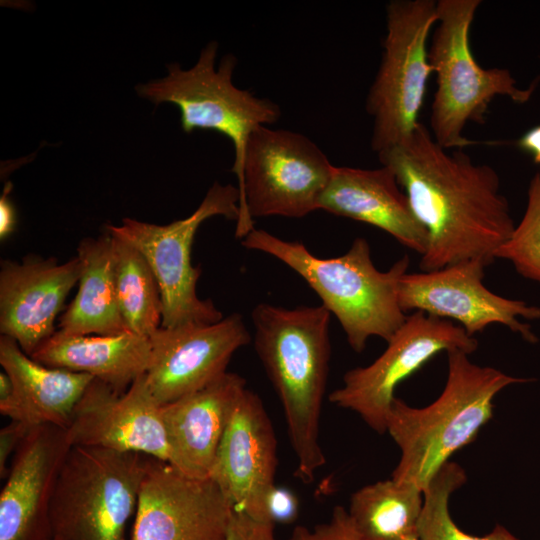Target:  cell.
I'll return each mask as SVG.
<instances>
[{"instance_id":"20","label":"cell","mask_w":540,"mask_h":540,"mask_svg":"<svg viewBox=\"0 0 540 540\" xmlns=\"http://www.w3.org/2000/svg\"><path fill=\"white\" fill-rule=\"evenodd\" d=\"M319 209L375 226L421 256L427 249V232L415 217L395 174L386 166H335Z\"/></svg>"},{"instance_id":"2","label":"cell","mask_w":540,"mask_h":540,"mask_svg":"<svg viewBox=\"0 0 540 540\" xmlns=\"http://www.w3.org/2000/svg\"><path fill=\"white\" fill-rule=\"evenodd\" d=\"M331 313L323 306L254 307V347L281 402L296 456L294 475L314 480L326 459L320 444V417L327 386Z\"/></svg>"},{"instance_id":"22","label":"cell","mask_w":540,"mask_h":540,"mask_svg":"<svg viewBox=\"0 0 540 540\" xmlns=\"http://www.w3.org/2000/svg\"><path fill=\"white\" fill-rule=\"evenodd\" d=\"M150 338L118 335H64L56 331L30 356L52 368L92 375L119 393L125 392L151 363Z\"/></svg>"},{"instance_id":"26","label":"cell","mask_w":540,"mask_h":540,"mask_svg":"<svg viewBox=\"0 0 540 540\" xmlns=\"http://www.w3.org/2000/svg\"><path fill=\"white\" fill-rule=\"evenodd\" d=\"M467 481L464 469L447 462L423 489V508L417 525L419 540H520L503 525L497 524L490 533L475 536L464 532L451 517V495Z\"/></svg>"},{"instance_id":"15","label":"cell","mask_w":540,"mask_h":540,"mask_svg":"<svg viewBox=\"0 0 540 540\" xmlns=\"http://www.w3.org/2000/svg\"><path fill=\"white\" fill-rule=\"evenodd\" d=\"M65 430L72 446L137 452L169 461L162 405L150 393L145 374L123 393L93 379Z\"/></svg>"},{"instance_id":"27","label":"cell","mask_w":540,"mask_h":540,"mask_svg":"<svg viewBox=\"0 0 540 540\" xmlns=\"http://www.w3.org/2000/svg\"><path fill=\"white\" fill-rule=\"evenodd\" d=\"M495 259L508 260L520 275L540 283V173L530 181L520 223L497 249Z\"/></svg>"},{"instance_id":"18","label":"cell","mask_w":540,"mask_h":540,"mask_svg":"<svg viewBox=\"0 0 540 540\" xmlns=\"http://www.w3.org/2000/svg\"><path fill=\"white\" fill-rule=\"evenodd\" d=\"M77 256L27 255L21 262L3 260L0 270V332L14 339L29 356L56 331L55 319L68 293L79 282Z\"/></svg>"},{"instance_id":"32","label":"cell","mask_w":540,"mask_h":540,"mask_svg":"<svg viewBox=\"0 0 540 540\" xmlns=\"http://www.w3.org/2000/svg\"><path fill=\"white\" fill-rule=\"evenodd\" d=\"M12 185L7 183L0 198V239L5 240L14 231L16 214L14 206L9 199Z\"/></svg>"},{"instance_id":"23","label":"cell","mask_w":540,"mask_h":540,"mask_svg":"<svg viewBox=\"0 0 540 540\" xmlns=\"http://www.w3.org/2000/svg\"><path fill=\"white\" fill-rule=\"evenodd\" d=\"M81 275L77 294L62 315L64 335H118L130 332L121 315L114 277L113 246L106 231L77 247Z\"/></svg>"},{"instance_id":"12","label":"cell","mask_w":540,"mask_h":540,"mask_svg":"<svg viewBox=\"0 0 540 540\" xmlns=\"http://www.w3.org/2000/svg\"><path fill=\"white\" fill-rule=\"evenodd\" d=\"M486 266L472 259L437 270L405 273L397 287L399 305L405 313L421 311L456 321L472 337L492 324H501L526 342L537 343L530 324L520 318L540 319V307L487 289L483 284Z\"/></svg>"},{"instance_id":"19","label":"cell","mask_w":540,"mask_h":540,"mask_svg":"<svg viewBox=\"0 0 540 540\" xmlns=\"http://www.w3.org/2000/svg\"><path fill=\"white\" fill-rule=\"evenodd\" d=\"M246 380L226 372L189 395L162 405L169 461L186 476L210 478L215 456Z\"/></svg>"},{"instance_id":"16","label":"cell","mask_w":540,"mask_h":540,"mask_svg":"<svg viewBox=\"0 0 540 540\" xmlns=\"http://www.w3.org/2000/svg\"><path fill=\"white\" fill-rule=\"evenodd\" d=\"M277 462V440L271 420L261 398L246 388L228 421L210 479L233 511L269 523L266 498L275 486Z\"/></svg>"},{"instance_id":"21","label":"cell","mask_w":540,"mask_h":540,"mask_svg":"<svg viewBox=\"0 0 540 540\" xmlns=\"http://www.w3.org/2000/svg\"><path fill=\"white\" fill-rule=\"evenodd\" d=\"M0 364L13 385L12 395L0 401V412L28 428L55 425L66 429L75 406L95 379L40 364L5 335L0 337Z\"/></svg>"},{"instance_id":"25","label":"cell","mask_w":540,"mask_h":540,"mask_svg":"<svg viewBox=\"0 0 540 540\" xmlns=\"http://www.w3.org/2000/svg\"><path fill=\"white\" fill-rule=\"evenodd\" d=\"M109 234L112 238L115 286L121 315L130 332L150 338L162 324L158 282L138 249L126 240Z\"/></svg>"},{"instance_id":"5","label":"cell","mask_w":540,"mask_h":540,"mask_svg":"<svg viewBox=\"0 0 540 540\" xmlns=\"http://www.w3.org/2000/svg\"><path fill=\"white\" fill-rule=\"evenodd\" d=\"M480 0L437 1V25L428 47V61L437 88L430 111V133L445 149L476 143L463 134L470 121L483 124L496 96L527 102L534 90L520 89L505 68H483L475 60L469 33Z\"/></svg>"},{"instance_id":"6","label":"cell","mask_w":540,"mask_h":540,"mask_svg":"<svg viewBox=\"0 0 540 540\" xmlns=\"http://www.w3.org/2000/svg\"><path fill=\"white\" fill-rule=\"evenodd\" d=\"M149 456L72 446L50 503L54 540H126Z\"/></svg>"},{"instance_id":"30","label":"cell","mask_w":540,"mask_h":540,"mask_svg":"<svg viewBox=\"0 0 540 540\" xmlns=\"http://www.w3.org/2000/svg\"><path fill=\"white\" fill-rule=\"evenodd\" d=\"M274 527L233 511L226 540H277Z\"/></svg>"},{"instance_id":"35","label":"cell","mask_w":540,"mask_h":540,"mask_svg":"<svg viewBox=\"0 0 540 540\" xmlns=\"http://www.w3.org/2000/svg\"><path fill=\"white\" fill-rule=\"evenodd\" d=\"M52 540H54V539H52Z\"/></svg>"},{"instance_id":"28","label":"cell","mask_w":540,"mask_h":540,"mask_svg":"<svg viewBox=\"0 0 540 540\" xmlns=\"http://www.w3.org/2000/svg\"><path fill=\"white\" fill-rule=\"evenodd\" d=\"M287 540H366L357 530L348 510L336 506L330 518L312 528L296 526Z\"/></svg>"},{"instance_id":"9","label":"cell","mask_w":540,"mask_h":540,"mask_svg":"<svg viewBox=\"0 0 540 540\" xmlns=\"http://www.w3.org/2000/svg\"><path fill=\"white\" fill-rule=\"evenodd\" d=\"M436 22L434 0H393L386 6L382 58L365 104L373 119L371 148L377 154L409 137L420 123L433 73L427 43Z\"/></svg>"},{"instance_id":"1","label":"cell","mask_w":540,"mask_h":540,"mask_svg":"<svg viewBox=\"0 0 540 540\" xmlns=\"http://www.w3.org/2000/svg\"><path fill=\"white\" fill-rule=\"evenodd\" d=\"M378 158L395 174L427 232L422 271L472 259L488 266L495 260L515 223L491 166L475 163L462 149L449 153L422 123Z\"/></svg>"},{"instance_id":"31","label":"cell","mask_w":540,"mask_h":540,"mask_svg":"<svg viewBox=\"0 0 540 540\" xmlns=\"http://www.w3.org/2000/svg\"><path fill=\"white\" fill-rule=\"evenodd\" d=\"M32 428L18 421H13L0 431V476L5 479L9 470V459L13 456L22 440Z\"/></svg>"},{"instance_id":"4","label":"cell","mask_w":540,"mask_h":540,"mask_svg":"<svg viewBox=\"0 0 540 540\" xmlns=\"http://www.w3.org/2000/svg\"><path fill=\"white\" fill-rule=\"evenodd\" d=\"M241 244L277 258L301 276L319 296L321 305L337 318L357 353L365 349L370 337L388 342L406 320L397 287L407 273L408 255L382 272L373 264L369 243L362 237L334 258L316 257L303 243L283 240L263 229L254 228Z\"/></svg>"},{"instance_id":"8","label":"cell","mask_w":540,"mask_h":540,"mask_svg":"<svg viewBox=\"0 0 540 540\" xmlns=\"http://www.w3.org/2000/svg\"><path fill=\"white\" fill-rule=\"evenodd\" d=\"M217 50L218 44L210 42L191 68L170 64L167 76L139 84L136 91L155 104L176 105L184 132L211 129L229 138L234 147L232 171L238 183L249 136L258 127L276 122L281 112L273 101L236 87L232 81L236 57L227 54L216 67Z\"/></svg>"},{"instance_id":"13","label":"cell","mask_w":540,"mask_h":540,"mask_svg":"<svg viewBox=\"0 0 540 540\" xmlns=\"http://www.w3.org/2000/svg\"><path fill=\"white\" fill-rule=\"evenodd\" d=\"M232 513L212 479L186 476L149 456L132 540H226Z\"/></svg>"},{"instance_id":"11","label":"cell","mask_w":540,"mask_h":540,"mask_svg":"<svg viewBox=\"0 0 540 540\" xmlns=\"http://www.w3.org/2000/svg\"><path fill=\"white\" fill-rule=\"evenodd\" d=\"M477 348V339L457 323L414 311L377 359L345 373L343 385L329 394V401L355 412L373 431L383 434L402 381L440 352L461 350L470 355Z\"/></svg>"},{"instance_id":"7","label":"cell","mask_w":540,"mask_h":540,"mask_svg":"<svg viewBox=\"0 0 540 540\" xmlns=\"http://www.w3.org/2000/svg\"><path fill=\"white\" fill-rule=\"evenodd\" d=\"M334 167L306 136L260 126L248 138L237 184L240 214L235 235L243 239L254 218H301L319 209Z\"/></svg>"},{"instance_id":"14","label":"cell","mask_w":540,"mask_h":540,"mask_svg":"<svg viewBox=\"0 0 540 540\" xmlns=\"http://www.w3.org/2000/svg\"><path fill=\"white\" fill-rule=\"evenodd\" d=\"M250 339L238 313L212 324L161 326L150 337V393L165 405L202 389L227 372L233 354Z\"/></svg>"},{"instance_id":"24","label":"cell","mask_w":540,"mask_h":540,"mask_svg":"<svg viewBox=\"0 0 540 540\" xmlns=\"http://www.w3.org/2000/svg\"><path fill=\"white\" fill-rule=\"evenodd\" d=\"M423 508V490L393 478L355 491L348 513L366 540H404L417 535Z\"/></svg>"},{"instance_id":"29","label":"cell","mask_w":540,"mask_h":540,"mask_svg":"<svg viewBox=\"0 0 540 540\" xmlns=\"http://www.w3.org/2000/svg\"><path fill=\"white\" fill-rule=\"evenodd\" d=\"M299 514L297 496L288 488L274 486L266 498L267 521L274 525L293 523Z\"/></svg>"},{"instance_id":"17","label":"cell","mask_w":540,"mask_h":540,"mask_svg":"<svg viewBox=\"0 0 540 540\" xmlns=\"http://www.w3.org/2000/svg\"><path fill=\"white\" fill-rule=\"evenodd\" d=\"M71 447L64 428L30 429L11 458L0 493V540H52L50 503Z\"/></svg>"},{"instance_id":"34","label":"cell","mask_w":540,"mask_h":540,"mask_svg":"<svg viewBox=\"0 0 540 540\" xmlns=\"http://www.w3.org/2000/svg\"><path fill=\"white\" fill-rule=\"evenodd\" d=\"M404 540H419L417 535H412V536H409L407 538H405Z\"/></svg>"},{"instance_id":"3","label":"cell","mask_w":540,"mask_h":540,"mask_svg":"<svg viewBox=\"0 0 540 540\" xmlns=\"http://www.w3.org/2000/svg\"><path fill=\"white\" fill-rule=\"evenodd\" d=\"M447 356L440 396L423 408L395 397L387 418L386 432L401 453L391 478L422 490L452 455L475 440L493 417L494 399L503 389L533 381L477 365L461 350Z\"/></svg>"},{"instance_id":"10","label":"cell","mask_w":540,"mask_h":540,"mask_svg":"<svg viewBox=\"0 0 540 540\" xmlns=\"http://www.w3.org/2000/svg\"><path fill=\"white\" fill-rule=\"evenodd\" d=\"M238 187L215 182L199 207L188 217L167 225L124 218L106 231L138 249L150 265L162 299V327L212 324L223 314L211 300L200 299L197 282L201 270L191 263V248L199 226L208 218L223 216L237 221L240 214Z\"/></svg>"},{"instance_id":"33","label":"cell","mask_w":540,"mask_h":540,"mask_svg":"<svg viewBox=\"0 0 540 540\" xmlns=\"http://www.w3.org/2000/svg\"><path fill=\"white\" fill-rule=\"evenodd\" d=\"M518 147L531 154L534 162L540 163V125L523 134L518 140Z\"/></svg>"}]
</instances>
